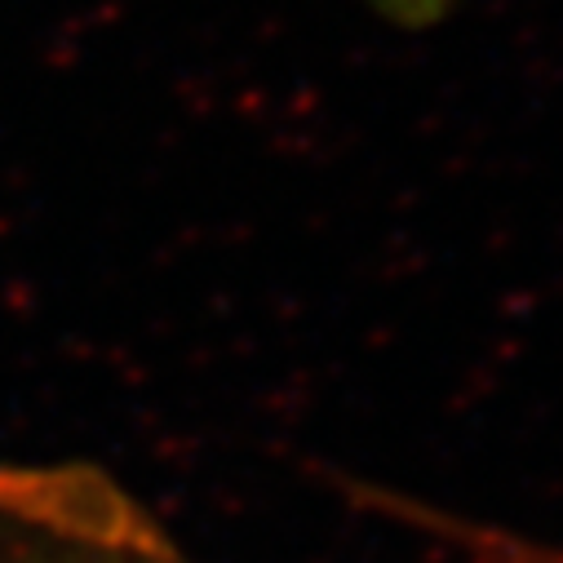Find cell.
Segmentation results:
<instances>
[{
    "instance_id": "obj_1",
    "label": "cell",
    "mask_w": 563,
    "mask_h": 563,
    "mask_svg": "<svg viewBox=\"0 0 563 563\" xmlns=\"http://www.w3.org/2000/svg\"><path fill=\"white\" fill-rule=\"evenodd\" d=\"M457 537L479 563H563L559 541H537V537L497 532V528H462Z\"/></svg>"
}]
</instances>
